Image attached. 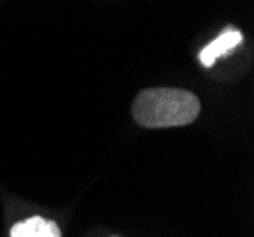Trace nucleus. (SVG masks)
Segmentation results:
<instances>
[{
	"label": "nucleus",
	"instance_id": "obj_2",
	"mask_svg": "<svg viewBox=\"0 0 254 237\" xmlns=\"http://www.w3.org/2000/svg\"><path fill=\"white\" fill-rule=\"evenodd\" d=\"M241 42H243V33L237 31V29L228 27L226 31H222L212 42H209L201 52H199V61H201V65L207 66V68L212 66L216 63L218 57L232 54L233 50Z\"/></svg>",
	"mask_w": 254,
	"mask_h": 237
},
{
	"label": "nucleus",
	"instance_id": "obj_3",
	"mask_svg": "<svg viewBox=\"0 0 254 237\" xmlns=\"http://www.w3.org/2000/svg\"><path fill=\"white\" fill-rule=\"evenodd\" d=\"M10 237H61V230L53 220L31 216L11 228Z\"/></svg>",
	"mask_w": 254,
	"mask_h": 237
},
{
	"label": "nucleus",
	"instance_id": "obj_1",
	"mask_svg": "<svg viewBox=\"0 0 254 237\" xmlns=\"http://www.w3.org/2000/svg\"><path fill=\"white\" fill-rule=\"evenodd\" d=\"M133 118L148 129L182 127L195 121L201 112V103L191 91L177 87L142 89L133 101Z\"/></svg>",
	"mask_w": 254,
	"mask_h": 237
}]
</instances>
